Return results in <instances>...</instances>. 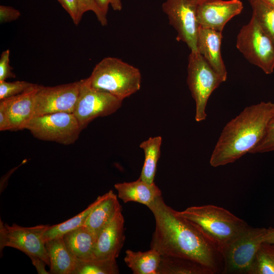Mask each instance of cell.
<instances>
[{
	"label": "cell",
	"instance_id": "obj_1",
	"mask_svg": "<svg viewBox=\"0 0 274 274\" xmlns=\"http://www.w3.org/2000/svg\"><path fill=\"white\" fill-rule=\"evenodd\" d=\"M148 208L155 220L151 249L162 256L189 259L216 271L215 248L197 229L167 206L161 196Z\"/></svg>",
	"mask_w": 274,
	"mask_h": 274
},
{
	"label": "cell",
	"instance_id": "obj_2",
	"mask_svg": "<svg viewBox=\"0 0 274 274\" xmlns=\"http://www.w3.org/2000/svg\"><path fill=\"white\" fill-rule=\"evenodd\" d=\"M273 116L274 103L270 101L245 108L223 128L211 156V165H225L251 153L263 139Z\"/></svg>",
	"mask_w": 274,
	"mask_h": 274
},
{
	"label": "cell",
	"instance_id": "obj_3",
	"mask_svg": "<svg viewBox=\"0 0 274 274\" xmlns=\"http://www.w3.org/2000/svg\"><path fill=\"white\" fill-rule=\"evenodd\" d=\"M176 212L197 229L218 251L248 226L229 211L212 204L190 207Z\"/></svg>",
	"mask_w": 274,
	"mask_h": 274
},
{
	"label": "cell",
	"instance_id": "obj_4",
	"mask_svg": "<svg viewBox=\"0 0 274 274\" xmlns=\"http://www.w3.org/2000/svg\"><path fill=\"white\" fill-rule=\"evenodd\" d=\"M87 79L93 88L123 100L140 90L142 76L138 68L120 59L108 57L96 64Z\"/></svg>",
	"mask_w": 274,
	"mask_h": 274
},
{
	"label": "cell",
	"instance_id": "obj_5",
	"mask_svg": "<svg viewBox=\"0 0 274 274\" xmlns=\"http://www.w3.org/2000/svg\"><path fill=\"white\" fill-rule=\"evenodd\" d=\"M249 225L218 252L223 257L225 273H248L261 244L270 229Z\"/></svg>",
	"mask_w": 274,
	"mask_h": 274
},
{
	"label": "cell",
	"instance_id": "obj_6",
	"mask_svg": "<svg viewBox=\"0 0 274 274\" xmlns=\"http://www.w3.org/2000/svg\"><path fill=\"white\" fill-rule=\"evenodd\" d=\"M187 73V84L196 105L195 119L200 122L207 117L210 96L223 81L197 51H190Z\"/></svg>",
	"mask_w": 274,
	"mask_h": 274
},
{
	"label": "cell",
	"instance_id": "obj_7",
	"mask_svg": "<svg viewBox=\"0 0 274 274\" xmlns=\"http://www.w3.org/2000/svg\"><path fill=\"white\" fill-rule=\"evenodd\" d=\"M236 46L251 63L266 74L274 71V43L252 16L237 36Z\"/></svg>",
	"mask_w": 274,
	"mask_h": 274
},
{
	"label": "cell",
	"instance_id": "obj_8",
	"mask_svg": "<svg viewBox=\"0 0 274 274\" xmlns=\"http://www.w3.org/2000/svg\"><path fill=\"white\" fill-rule=\"evenodd\" d=\"M38 139L64 145L74 144L82 131L73 113L58 112L32 117L25 125Z\"/></svg>",
	"mask_w": 274,
	"mask_h": 274
},
{
	"label": "cell",
	"instance_id": "obj_9",
	"mask_svg": "<svg viewBox=\"0 0 274 274\" xmlns=\"http://www.w3.org/2000/svg\"><path fill=\"white\" fill-rule=\"evenodd\" d=\"M122 101L108 92L93 88L87 78L82 79L73 113L82 130L94 119L115 113Z\"/></svg>",
	"mask_w": 274,
	"mask_h": 274
},
{
	"label": "cell",
	"instance_id": "obj_10",
	"mask_svg": "<svg viewBox=\"0 0 274 274\" xmlns=\"http://www.w3.org/2000/svg\"><path fill=\"white\" fill-rule=\"evenodd\" d=\"M49 225H39L33 227H22L16 224L11 226L4 224L1 220V252L5 247L17 249L28 257L41 258L50 265V260L46 250L44 234Z\"/></svg>",
	"mask_w": 274,
	"mask_h": 274
},
{
	"label": "cell",
	"instance_id": "obj_11",
	"mask_svg": "<svg viewBox=\"0 0 274 274\" xmlns=\"http://www.w3.org/2000/svg\"><path fill=\"white\" fill-rule=\"evenodd\" d=\"M198 5L195 0H165L162 6L169 24L177 31V40L185 43L190 51H197Z\"/></svg>",
	"mask_w": 274,
	"mask_h": 274
},
{
	"label": "cell",
	"instance_id": "obj_12",
	"mask_svg": "<svg viewBox=\"0 0 274 274\" xmlns=\"http://www.w3.org/2000/svg\"><path fill=\"white\" fill-rule=\"evenodd\" d=\"M79 88L80 81L53 87L40 85L36 96L33 117L58 112L73 113Z\"/></svg>",
	"mask_w": 274,
	"mask_h": 274
},
{
	"label": "cell",
	"instance_id": "obj_13",
	"mask_svg": "<svg viewBox=\"0 0 274 274\" xmlns=\"http://www.w3.org/2000/svg\"><path fill=\"white\" fill-rule=\"evenodd\" d=\"M243 9L240 0H208L198 5L197 22L202 28L222 32L226 24Z\"/></svg>",
	"mask_w": 274,
	"mask_h": 274
},
{
	"label": "cell",
	"instance_id": "obj_14",
	"mask_svg": "<svg viewBox=\"0 0 274 274\" xmlns=\"http://www.w3.org/2000/svg\"><path fill=\"white\" fill-rule=\"evenodd\" d=\"M124 241V219L120 211L97 235L94 248L95 258L116 259Z\"/></svg>",
	"mask_w": 274,
	"mask_h": 274
},
{
	"label": "cell",
	"instance_id": "obj_15",
	"mask_svg": "<svg viewBox=\"0 0 274 274\" xmlns=\"http://www.w3.org/2000/svg\"><path fill=\"white\" fill-rule=\"evenodd\" d=\"M222 32L199 27L197 49L223 82L227 77L226 66L221 56Z\"/></svg>",
	"mask_w": 274,
	"mask_h": 274
},
{
	"label": "cell",
	"instance_id": "obj_16",
	"mask_svg": "<svg viewBox=\"0 0 274 274\" xmlns=\"http://www.w3.org/2000/svg\"><path fill=\"white\" fill-rule=\"evenodd\" d=\"M40 85L34 84L22 93L5 100L11 123V130L24 129L33 117L36 94Z\"/></svg>",
	"mask_w": 274,
	"mask_h": 274
},
{
	"label": "cell",
	"instance_id": "obj_17",
	"mask_svg": "<svg viewBox=\"0 0 274 274\" xmlns=\"http://www.w3.org/2000/svg\"><path fill=\"white\" fill-rule=\"evenodd\" d=\"M114 187L118 197L124 203L133 201L148 207L161 196V190L154 183L149 184L140 178L133 182L117 183Z\"/></svg>",
	"mask_w": 274,
	"mask_h": 274
},
{
	"label": "cell",
	"instance_id": "obj_18",
	"mask_svg": "<svg viewBox=\"0 0 274 274\" xmlns=\"http://www.w3.org/2000/svg\"><path fill=\"white\" fill-rule=\"evenodd\" d=\"M120 211H122L121 206L116 195L110 190L106 197L91 212L83 226L96 238L99 232Z\"/></svg>",
	"mask_w": 274,
	"mask_h": 274
},
{
	"label": "cell",
	"instance_id": "obj_19",
	"mask_svg": "<svg viewBox=\"0 0 274 274\" xmlns=\"http://www.w3.org/2000/svg\"><path fill=\"white\" fill-rule=\"evenodd\" d=\"M50 260V272L53 274H72L77 258L67 248L62 236L45 242Z\"/></svg>",
	"mask_w": 274,
	"mask_h": 274
},
{
	"label": "cell",
	"instance_id": "obj_20",
	"mask_svg": "<svg viewBox=\"0 0 274 274\" xmlns=\"http://www.w3.org/2000/svg\"><path fill=\"white\" fill-rule=\"evenodd\" d=\"M62 237L67 248L77 258H95L96 237L86 227L82 226L72 230Z\"/></svg>",
	"mask_w": 274,
	"mask_h": 274
},
{
	"label": "cell",
	"instance_id": "obj_21",
	"mask_svg": "<svg viewBox=\"0 0 274 274\" xmlns=\"http://www.w3.org/2000/svg\"><path fill=\"white\" fill-rule=\"evenodd\" d=\"M161 257L152 249L145 252L127 250L124 261L133 274H157Z\"/></svg>",
	"mask_w": 274,
	"mask_h": 274
},
{
	"label": "cell",
	"instance_id": "obj_22",
	"mask_svg": "<svg viewBox=\"0 0 274 274\" xmlns=\"http://www.w3.org/2000/svg\"><path fill=\"white\" fill-rule=\"evenodd\" d=\"M212 269L195 261L178 257L162 256L157 274H212Z\"/></svg>",
	"mask_w": 274,
	"mask_h": 274
},
{
	"label": "cell",
	"instance_id": "obj_23",
	"mask_svg": "<svg viewBox=\"0 0 274 274\" xmlns=\"http://www.w3.org/2000/svg\"><path fill=\"white\" fill-rule=\"evenodd\" d=\"M161 143V136H157L150 137L140 145L144 150L145 160L139 178L147 183H154Z\"/></svg>",
	"mask_w": 274,
	"mask_h": 274
},
{
	"label": "cell",
	"instance_id": "obj_24",
	"mask_svg": "<svg viewBox=\"0 0 274 274\" xmlns=\"http://www.w3.org/2000/svg\"><path fill=\"white\" fill-rule=\"evenodd\" d=\"M106 195L107 193L98 196L85 210L74 217L64 222L49 226L43 235L45 242L53 238L62 236L66 232L83 226L91 212L106 197Z\"/></svg>",
	"mask_w": 274,
	"mask_h": 274
},
{
	"label": "cell",
	"instance_id": "obj_25",
	"mask_svg": "<svg viewBox=\"0 0 274 274\" xmlns=\"http://www.w3.org/2000/svg\"><path fill=\"white\" fill-rule=\"evenodd\" d=\"M119 273L116 259H83L77 258L72 274H117Z\"/></svg>",
	"mask_w": 274,
	"mask_h": 274
},
{
	"label": "cell",
	"instance_id": "obj_26",
	"mask_svg": "<svg viewBox=\"0 0 274 274\" xmlns=\"http://www.w3.org/2000/svg\"><path fill=\"white\" fill-rule=\"evenodd\" d=\"M248 274H274V243L261 244Z\"/></svg>",
	"mask_w": 274,
	"mask_h": 274
},
{
	"label": "cell",
	"instance_id": "obj_27",
	"mask_svg": "<svg viewBox=\"0 0 274 274\" xmlns=\"http://www.w3.org/2000/svg\"><path fill=\"white\" fill-rule=\"evenodd\" d=\"M253 16L274 43V8L264 0H248Z\"/></svg>",
	"mask_w": 274,
	"mask_h": 274
},
{
	"label": "cell",
	"instance_id": "obj_28",
	"mask_svg": "<svg viewBox=\"0 0 274 274\" xmlns=\"http://www.w3.org/2000/svg\"><path fill=\"white\" fill-rule=\"evenodd\" d=\"M33 84L25 81H0V100L20 94Z\"/></svg>",
	"mask_w": 274,
	"mask_h": 274
},
{
	"label": "cell",
	"instance_id": "obj_29",
	"mask_svg": "<svg viewBox=\"0 0 274 274\" xmlns=\"http://www.w3.org/2000/svg\"><path fill=\"white\" fill-rule=\"evenodd\" d=\"M274 151V116L269 120L264 135L251 153H262Z\"/></svg>",
	"mask_w": 274,
	"mask_h": 274
},
{
	"label": "cell",
	"instance_id": "obj_30",
	"mask_svg": "<svg viewBox=\"0 0 274 274\" xmlns=\"http://www.w3.org/2000/svg\"><path fill=\"white\" fill-rule=\"evenodd\" d=\"M79 13L82 18L83 14L87 11H92L96 15L97 20L102 26L107 25L108 20L105 15L97 7L94 0H79Z\"/></svg>",
	"mask_w": 274,
	"mask_h": 274
},
{
	"label": "cell",
	"instance_id": "obj_31",
	"mask_svg": "<svg viewBox=\"0 0 274 274\" xmlns=\"http://www.w3.org/2000/svg\"><path fill=\"white\" fill-rule=\"evenodd\" d=\"M10 51L9 49L2 52L0 58V81H6L8 78H15V74L12 72L13 68L10 66Z\"/></svg>",
	"mask_w": 274,
	"mask_h": 274
},
{
	"label": "cell",
	"instance_id": "obj_32",
	"mask_svg": "<svg viewBox=\"0 0 274 274\" xmlns=\"http://www.w3.org/2000/svg\"><path fill=\"white\" fill-rule=\"evenodd\" d=\"M69 14L75 24H78L81 17L79 13V0H57Z\"/></svg>",
	"mask_w": 274,
	"mask_h": 274
},
{
	"label": "cell",
	"instance_id": "obj_33",
	"mask_svg": "<svg viewBox=\"0 0 274 274\" xmlns=\"http://www.w3.org/2000/svg\"><path fill=\"white\" fill-rule=\"evenodd\" d=\"M21 15L20 12L11 6H0V22L7 23L17 20Z\"/></svg>",
	"mask_w": 274,
	"mask_h": 274
},
{
	"label": "cell",
	"instance_id": "obj_34",
	"mask_svg": "<svg viewBox=\"0 0 274 274\" xmlns=\"http://www.w3.org/2000/svg\"><path fill=\"white\" fill-rule=\"evenodd\" d=\"M12 126L9 111L5 99L0 100V130H11Z\"/></svg>",
	"mask_w": 274,
	"mask_h": 274
},
{
	"label": "cell",
	"instance_id": "obj_35",
	"mask_svg": "<svg viewBox=\"0 0 274 274\" xmlns=\"http://www.w3.org/2000/svg\"><path fill=\"white\" fill-rule=\"evenodd\" d=\"M94 1L101 12L106 16L110 5L114 11H120L122 9L121 0H94Z\"/></svg>",
	"mask_w": 274,
	"mask_h": 274
},
{
	"label": "cell",
	"instance_id": "obj_36",
	"mask_svg": "<svg viewBox=\"0 0 274 274\" xmlns=\"http://www.w3.org/2000/svg\"><path fill=\"white\" fill-rule=\"evenodd\" d=\"M31 260L32 264L36 267L38 273L39 274H49L45 269V265H47L45 261L36 256L29 257Z\"/></svg>",
	"mask_w": 274,
	"mask_h": 274
},
{
	"label": "cell",
	"instance_id": "obj_37",
	"mask_svg": "<svg viewBox=\"0 0 274 274\" xmlns=\"http://www.w3.org/2000/svg\"><path fill=\"white\" fill-rule=\"evenodd\" d=\"M265 242L270 243H274V228L270 227V231L267 233Z\"/></svg>",
	"mask_w": 274,
	"mask_h": 274
},
{
	"label": "cell",
	"instance_id": "obj_38",
	"mask_svg": "<svg viewBox=\"0 0 274 274\" xmlns=\"http://www.w3.org/2000/svg\"><path fill=\"white\" fill-rule=\"evenodd\" d=\"M273 8H274V0H264Z\"/></svg>",
	"mask_w": 274,
	"mask_h": 274
},
{
	"label": "cell",
	"instance_id": "obj_39",
	"mask_svg": "<svg viewBox=\"0 0 274 274\" xmlns=\"http://www.w3.org/2000/svg\"><path fill=\"white\" fill-rule=\"evenodd\" d=\"M198 4L208 0H195Z\"/></svg>",
	"mask_w": 274,
	"mask_h": 274
}]
</instances>
